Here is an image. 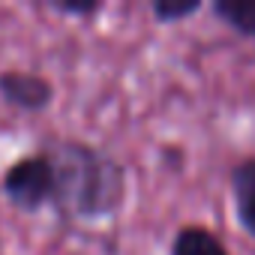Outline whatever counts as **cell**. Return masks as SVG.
Listing matches in <instances>:
<instances>
[{
	"label": "cell",
	"mask_w": 255,
	"mask_h": 255,
	"mask_svg": "<svg viewBox=\"0 0 255 255\" xmlns=\"http://www.w3.org/2000/svg\"><path fill=\"white\" fill-rule=\"evenodd\" d=\"M54 171V201L51 207L69 219H102L117 213L126 198L123 165L81 141H57L45 150Z\"/></svg>",
	"instance_id": "obj_1"
},
{
	"label": "cell",
	"mask_w": 255,
	"mask_h": 255,
	"mask_svg": "<svg viewBox=\"0 0 255 255\" xmlns=\"http://www.w3.org/2000/svg\"><path fill=\"white\" fill-rule=\"evenodd\" d=\"M3 195L9 198V204H15L24 213H36L39 207H51L54 171H51L45 150L9 165V171L3 174Z\"/></svg>",
	"instance_id": "obj_2"
},
{
	"label": "cell",
	"mask_w": 255,
	"mask_h": 255,
	"mask_svg": "<svg viewBox=\"0 0 255 255\" xmlns=\"http://www.w3.org/2000/svg\"><path fill=\"white\" fill-rule=\"evenodd\" d=\"M0 96L21 111H42L51 105L54 90H51L48 78H42V75L9 69V72L0 75Z\"/></svg>",
	"instance_id": "obj_3"
},
{
	"label": "cell",
	"mask_w": 255,
	"mask_h": 255,
	"mask_svg": "<svg viewBox=\"0 0 255 255\" xmlns=\"http://www.w3.org/2000/svg\"><path fill=\"white\" fill-rule=\"evenodd\" d=\"M231 198L240 225L255 237V156L243 159L231 171Z\"/></svg>",
	"instance_id": "obj_4"
},
{
	"label": "cell",
	"mask_w": 255,
	"mask_h": 255,
	"mask_svg": "<svg viewBox=\"0 0 255 255\" xmlns=\"http://www.w3.org/2000/svg\"><path fill=\"white\" fill-rule=\"evenodd\" d=\"M171 255H228V249L222 246V240L213 231L201 225H186L174 234Z\"/></svg>",
	"instance_id": "obj_5"
},
{
	"label": "cell",
	"mask_w": 255,
	"mask_h": 255,
	"mask_svg": "<svg viewBox=\"0 0 255 255\" xmlns=\"http://www.w3.org/2000/svg\"><path fill=\"white\" fill-rule=\"evenodd\" d=\"M210 9L231 30L243 36H255V0H216Z\"/></svg>",
	"instance_id": "obj_6"
},
{
	"label": "cell",
	"mask_w": 255,
	"mask_h": 255,
	"mask_svg": "<svg viewBox=\"0 0 255 255\" xmlns=\"http://www.w3.org/2000/svg\"><path fill=\"white\" fill-rule=\"evenodd\" d=\"M201 6H204L201 0H156V3H153V15L159 21L171 24V21H183V18L195 15V12H201Z\"/></svg>",
	"instance_id": "obj_7"
},
{
	"label": "cell",
	"mask_w": 255,
	"mask_h": 255,
	"mask_svg": "<svg viewBox=\"0 0 255 255\" xmlns=\"http://www.w3.org/2000/svg\"><path fill=\"white\" fill-rule=\"evenodd\" d=\"M51 9H57V12H63V15H81V18H87V15H93V12H99L102 3H69V0H54Z\"/></svg>",
	"instance_id": "obj_8"
}]
</instances>
